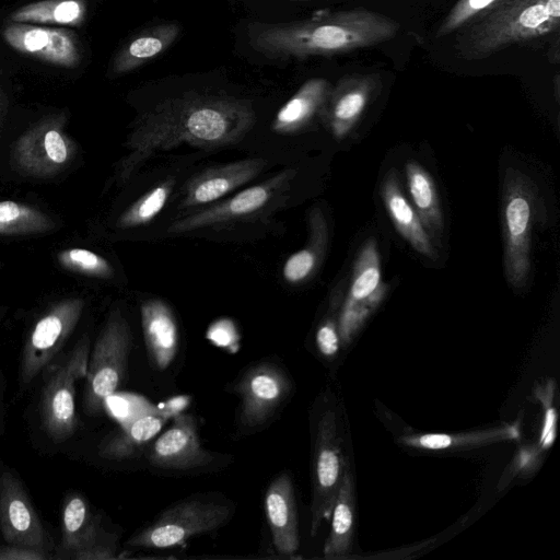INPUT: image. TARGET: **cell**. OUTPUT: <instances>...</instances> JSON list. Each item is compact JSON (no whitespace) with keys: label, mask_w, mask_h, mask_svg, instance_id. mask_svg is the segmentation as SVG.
Returning <instances> with one entry per match:
<instances>
[{"label":"cell","mask_w":560,"mask_h":560,"mask_svg":"<svg viewBox=\"0 0 560 560\" xmlns=\"http://www.w3.org/2000/svg\"><path fill=\"white\" fill-rule=\"evenodd\" d=\"M86 12L85 0H39L14 10L10 22L74 27L84 22Z\"/></svg>","instance_id":"27"},{"label":"cell","mask_w":560,"mask_h":560,"mask_svg":"<svg viewBox=\"0 0 560 560\" xmlns=\"http://www.w3.org/2000/svg\"><path fill=\"white\" fill-rule=\"evenodd\" d=\"M55 228V222L46 213L30 205L0 201V235L43 234Z\"/></svg>","instance_id":"29"},{"label":"cell","mask_w":560,"mask_h":560,"mask_svg":"<svg viewBox=\"0 0 560 560\" xmlns=\"http://www.w3.org/2000/svg\"><path fill=\"white\" fill-rule=\"evenodd\" d=\"M331 526L324 545V557L328 560L347 558L353 548L355 493L349 464L338 489L332 509Z\"/></svg>","instance_id":"21"},{"label":"cell","mask_w":560,"mask_h":560,"mask_svg":"<svg viewBox=\"0 0 560 560\" xmlns=\"http://www.w3.org/2000/svg\"><path fill=\"white\" fill-rule=\"evenodd\" d=\"M106 535L92 515L86 500L79 493L70 494L62 511V550L71 557Z\"/></svg>","instance_id":"26"},{"label":"cell","mask_w":560,"mask_h":560,"mask_svg":"<svg viewBox=\"0 0 560 560\" xmlns=\"http://www.w3.org/2000/svg\"><path fill=\"white\" fill-rule=\"evenodd\" d=\"M385 209L398 233L427 258L435 259L436 254L430 236L424 230L415 208L401 191L396 170H390L381 185Z\"/></svg>","instance_id":"18"},{"label":"cell","mask_w":560,"mask_h":560,"mask_svg":"<svg viewBox=\"0 0 560 560\" xmlns=\"http://www.w3.org/2000/svg\"><path fill=\"white\" fill-rule=\"evenodd\" d=\"M405 171L412 207L431 241L440 242L444 221L435 183L431 174L415 161L407 162Z\"/></svg>","instance_id":"25"},{"label":"cell","mask_w":560,"mask_h":560,"mask_svg":"<svg viewBox=\"0 0 560 560\" xmlns=\"http://www.w3.org/2000/svg\"><path fill=\"white\" fill-rule=\"evenodd\" d=\"M170 192V183L154 187L119 217L117 225L119 228H135L149 223L162 211Z\"/></svg>","instance_id":"32"},{"label":"cell","mask_w":560,"mask_h":560,"mask_svg":"<svg viewBox=\"0 0 560 560\" xmlns=\"http://www.w3.org/2000/svg\"><path fill=\"white\" fill-rule=\"evenodd\" d=\"M66 116L43 117L13 143L11 165L19 174L32 178H51L72 161L77 145L66 133Z\"/></svg>","instance_id":"7"},{"label":"cell","mask_w":560,"mask_h":560,"mask_svg":"<svg viewBox=\"0 0 560 560\" xmlns=\"http://www.w3.org/2000/svg\"><path fill=\"white\" fill-rule=\"evenodd\" d=\"M520 429L516 423L497 428L469 431L456 434L424 433L411 434L399 438V441L411 448L427 451H456L479 447L497 442L517 439Z\"/></svg>","instance_id":"24"},{"label":"cell","mask_w":560,"mask_h":560,"mask_svg":"<svg viewBox=\"0 0 560 560\" xmlns=\"http://www.w3.org/2000/svg\"><path fill=\"white\" fill-rule=\"evenodd\" d=\"M0 529L10 546L47 550L45 529L20 479L10 470L0 472Z\"/></svg>","instance_id":"13"},{"label":"cell","mask_w":560,"mask_h":560,"mask_svg":"<svg viewBox=\"0 0 560 560\" xmlns=\"http://www.w3.org/2000/svg\"><path fill=\"white\" fill-rule=\"evenodd\" d=\"M381 282V260L377 244L374 238H369L355 258L350 289L346 300H365L376 290Z\"/></svg>","instance_id":"30"},{"label":"cell","mask_w":560,"mask_h":560,"mask_svg":"<svg viewBox=\"0 0 560 560\" xmlns=\"http://www.w3.org/2000/svg\"><path fill=\"white\" fill-rule=\"evenodd\" d=\"M2 36L15 51L56 67L72 69L82 60L80 39L66 27L10 22Z\"/></svg>","instance_id":"12"},{"label":"cell","mask_w":560,"mask_h":560,"mask_svg":"<svg viewBox=\"0 0 560 560\" xmlns=\"http://www.w3.org/2000/svg\"><path fill=\"white\" fill-rule=\"evenodd\" d=\"M500 0H458L444 16L435 31V37L442 38L459 31L476 18L490 10Z\"/></svg>","instance_id":"34"},{"label":"cell","mask_w":560,"mask_h":560,"mask_svg":"<svg viewBox=\"0 0 560 560\" xmlns=\"http://www.w3.org/2000/svg\"><path fill=\"white\" fill-rule=\"evenodd\" d=\"M0 560H7V548H0Z\"/></svg>","instance_id":"40"},{"label":"cell","mask_w":560,"mask_h":560,"mask_svg":"<svg viewBox=\"0 0 560 560\" xmlns=\"http://www.w3.org/2000/svg\"><path fill=\"white\" fill-rule=\"evenodd\" d=\"M349 463L342 453L339 419L334 408L320 413L313 452L311 534L316 535L322 522L330 516L345 469Z\"/></svg>","instance_id":"9"},{"label":"cell","mask_w":560,"mask_h":560,"mask_svg":"<svg viewBox=\"0 0 560 560\" xmlns=\"http://www.w3.org/2000/svg\"><path fill=\"white\" fill-rule=\"evenodd\" d=\"M387 292V285L381 282L376 290L362 301L345 300L338 324L340 340L349 343L368 317L382 303Z\"/></svg>","instance_id":"31"},{"label":"cell","mask_w":560,"mask_h":560,"mask_svg":"<svg viewBox=\"0 0 560 560\" xmlns=\"http://www.w3.org/2000/svg\"><path fill=\"white\" fill-rule=\"evenodd\" d=\"M234 508L222 500L196 495L164 510L149 526L135 533L127 541L131 547L165 549L222 527Z\"/></svg>","instance_id":"5"},{"label":"cell","mask_w":560,"mask_h":560,"mask_svg":"<svg viewBox=\"0 0 560 560\" xmlns=\"http://www.w3.org/2000/svg\"><path fill=\"white\" fill-rule=\"evenodd\" d=\"M131 336L127 320L116 310L101 330L89 357L84 407L97 413L122 382L130 352Z\"/></svg>","instance_id":"6"},{"label":"cell","mask_w":560,"mask_h":560,"mask_svg":"<svg viewBox=\"0 0 560 560\" xmlns=\"http://www.w3.org/2000/svg\"><path fill=\"white\" fill-rule=\"evenodd\" d=\"M213 455L200 443L196 419L191 415L180 413L153 442L148 460L162 469L191 470L212 463Z\"/></svg>","instance_id":"15"},{"label":"cell","mask_w":560,"mask_h":560,"mask_svg":"<svg viewBox=\"0 0 560 560\" xmlns=\"http://www.w3.org/2000/svg\"><path fill=\"white\" fill-rule=\"evenodd\" d=\"M332 85L324 78L306 80L292 97L278 110L272 129L293 132L307 125L320 113Z\"/></svg>","instance_id":"23"},{"label":"cell","mask_w":560,"mask_h":560,"mask_svg":"<svg viewBox=\"0 0 560 560\" xmlns=\"http://www.w3.org/2000/svg\"><path fill=\"white\" fill-rule=\"evenodd\" d=\"M182 26L177 22H163L136 34L115 54L110 72L127 74L155 59L177 39Z\"/></svg>","instance_id":"19"},{"label":"cell","mask_w":560,"mask_h":560,"mask_svg":"<svg viewBox=\"0 0 560 560\" xmlns=\"http://www.w3.org/2000/svg\"><path fill=\"white\" fill-rule=\"evenodd\" d=\"M141 326L151 365L166 370L174 361L179 334L176 318L171 307L161 300H148L140 308Z\"/></svg>","instance_id":"17"},{"label":"cell","mask_w":560,"mask_h":560,"mask_svg":"<svg viewBox=\"0 0 560 560\" xmlns=\"http://www.w3.org/2000/svg\"><path fill=\"white\" fill-rule=\"evenodd\" d=\"M548 61L552 65H558L560 61V38L559 32L553 34L551 44L547 50Z\"/></svg>","instance_id":"38"},{"label":"cell","mask_w":560,"mask_h":560,"mask_svg":"<svg viewBox=\"0 0 560 560\" xmlns=\"http://www.w3.org/2000/svg\"><path fill=\"white\" fill-rule=\"evenodd\" d=\"M116 552V539L108 534L90 547L73 553L70 558L77 560H110L117 558Z\"/></svg>","instance_id":"36"},{"label":"cell","mask_w":560,"mask_h":560,"mask_svg":"<svg viewBox=\"0 0 560 560\" xmlns=\"http://www.w3.org/2000/svg\"><path fill=\"white\" fill-rule=\"evenodd\" d=\"M316 265V256L310 248L292 254L283 265L282 273L285 281L298 283L306 279Z\"/></svg>","instance_id":"35"},{"label":"cell","mask_w":560,"mask_h":560,"mask_svg":"<svg viewBox=\"0 0 560 560\" xmlns=\"http://www.w3.org/2000/svg\"><path fill=\"white\" fill-rule=\"evenodd\" d=\"M269 198L270 190L267 186H254L240 191L219 205L173 222L167 232H189L206 225L246 215L262 208Z\"/></svg>","instance_id":"22"},{"label":"cell","mask_w":560,"mask_h":560,"mask_svg":"<svg viewBox=\"0 0 560 560\" xmlns=\"http://www.w3.org/2000/svg\"><path fill=\"white\" fill-rule=\"evenodd\" d=\"M266 518L276 551L294 556L300 548L298 506L291 476L279 474L268 486L264 500Z\"/></svg>","instance_id":"16"},{"label":"cell","mask_w":560,"mask_h":560,"mask_svg":"<svg viewBox=\"0 0 560 560\" xmlns=\"http://www.w3.org/2000/svg\"><path fill=\"white\" fill-rule=\"evenodd\" d=\"M316 345L318 350L326 358L334 357L340 346L338 327L332 319L325 320L317 329Z\"/></svg>","instance_id":"37"},{"label":"cell","mask_w":560,"mask_h":560,"mask_svg":"<svg viewBox=\"0 0 560 560\" xmlns=\"http://www.w3.org/2000/svg\"><path fill=\"white\" fill-rule=\"evenodd\" d=\"M255 122L252 105L224 94L187 93L167 100L141 121L127 160L136 165L152 150L171 148L183 141L195 145H223L243 137Z\"/></svg>","instance_id":"2"},{"label":"cell","mask_w":560,"mask_h":560,"mask_svg":"<svg viewBox=\"0 0 560 560\" xmlns=\"http://www.w3.org/2000/svg\"><path fill=\"white\" fill-rule=\"evenodd\" d=\"M90 340L83 336L47 375L40 400L44 429L57 441L72 435L77 428L75 385L86 376Z\"/></svg>","instance_id":"8"},{"label":"cell","mask_w":560,"mask_h":560,"mask_svg":"<svg viewBox=\"0 0 560 560\" xmlns=\"http://www.w3.org/2000/svg\"><path fill=\"white\" fill-rule=\"evenodd\" d=\"M400 24L368 10L323 11L293 22L248 25V40L260 55L278 60L331 57L370 48L396 36Z\"/></svg>","instance_id":"1"},{"label":"cell","mask_w":560,"mask_h":560,"mask_svg":"<svg viewBox=\"0 0 560 560\" xmlns=\"http://www.w3.org/2000/svg\"><path fill=\"white\" fill-rule=\"evenodd\" d=\"M504 273L520 289L530 271L532 229L538 206V189L526 174L508 167L503 180Z\"/></svg>","instance_id":"4"},{"label":"cell","mask_w":560,"mask_h":560,"mask_svg":"<svg viewBox=\"0 0 560 560\" xmlns=\"http://www.w3.org/2000/svg\"><path fill=\"white\" fill-rule=\"evenodd\" d=\"M560 0H500L458 32L455 48L468 61L559 32Z\"/></svg>","instance_id":"3"},{"label":"cell","mask_w":560,"mask_h":560,"mask_svg":"<svg viewBox=\"0 0 560 560\" xmlns=\"http://www.w3.org/2000/svg\"><path fill=\"white\" fill-rule=\"evenodd\" d=\"M1 389H2V382H1V377H0V397H1Z\"/></svg>","instance_id":"41"},{"label":"cell","mask_w":560,"mask_h":560,"mask_svg":"<svg viewBox=\"0 0 560 560\" xmlns=\"http://www.w3.org/2000/svg\"><path fill=\"white\" fill-rule=\"evenodd\" d=\"M322 1H339V0H322Z\"/></svg>","instance_id":"42"},{"label":"cell","mask_w":560,"mask_h":560,"mask_svg":"<svg viewBox=\"0 0 560 560\" xmlns=\"http://www.w3.org/2000/svg\"><path fill=\"white\" fill-rule=\"evenodd\" d=\"M165 421L164 417L156 415H143L129 420L102 442L100 454L109 459L129 458L161 431Z\"/></svg>","instance_id":"28"},{"label":"cell","mask_w":560,"mask_h":560,"mask_svg":"<svg viewBox=\"0 0 560 560\" xmlns=\"http://www.w3.org/2000/svg\"><path fill=\"white\" fill-rule=\"evenodd\" d=\"M84 301L70 298L54 304L34 325L22 353L21 380L30 384L55 358L80 320Z\"/></svg>","instance_id":"11"},{"label":"cell","mask_w":560,"mask_h":560,"mask_svg":"<svg viewBox=\"0 0 560 560\" xmlns=\"http://www.w3.org/2000/svg\"><path fill=\"white\" fill-rule=\"evenodd\" d=\"M61 268L88 277L109 278L113 273L110 264L101 255L85 248H66L57 254Z\"/></svg>","instance_id":"33"},{"label":"cell","mask_w":560,"mask_h":560,"mask_svg":"<svg viewBox=\"0 0 560 560\" xmlns=\"http://www.w3.org/2000/svg\"><path fill=\"white\" fill-rule=\"evenodd\" d=\"M264 165V160L250 159L202 173L190 183L185 205L196 206L212 202L250 180Z\"/></svg>","instance_id":"20"},{"label":"cell","mask_w":560,"mask_h":560,"mask_svg":"<svg viewBox=\"0 0 560 560\" xmlns=\"http://www.w3.org/2000/svg\"><path fill=\"white\" fill-rule=\"evenodd\" d=\"M553 88H555V95H556V98L557 101L559 102V95H560V77L559 74L557 73L553 78Z\"/></svg>","instance_id":"39"},{"label":"cell","mask_w":560,"mask_h":560,"mask_svg":"<svg viewBox=\"0 0 560 560\" xmlns=\"http://www.w3.org/2000/svg\"><path fill=\"white\" fill-rule=\"evenodd\" d=\"M381 90L382 78L376 72L352 73L338 80L320 112L337 139L347 137Z\"/></svg>","instance_id":"14"},{"label":"cell","mask_w":560,"mask_h":560,"mask_svg":"<svg viewBox=\"0 0 560 560\" xmlns=\"http://www.w3.org/2000/svg\"><path fill=\"white\" fill-rule=\"evenodd\" d=\"M240 397L237 421L255 430L267 423L292 392L288 374L277 364L260 362L247 369L234 386Z\"/></svg>","instance_id":"10"}]
</instances>
